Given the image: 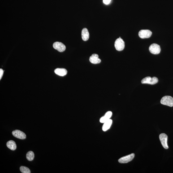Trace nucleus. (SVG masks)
<instances>
[{
  "mask_svg": "<svg viewBox=\"0 0 173 173\" xmlns=\"http://www.w3.org/2000/svg\"><path fill=\"white\" fill-rule=\"evenodd\" d=\"M161 103L166 106L172 107L173 106V98L171 96H165L161 99Z\"/></svg>",
  "mask_w": 173,
  "mask_h": 173,
  "instance_id": "obj_1",
  "label": "nucleus"
},
{
  "mask_svg": "<svg viewBox=\"0 0 173 173\" xmlns=\"http://www.w3.org/2000/svg\"><path fill=\"white\" fill-rule=\"evenodd\" d=\"M158 80L157 78L153 77L151 78L150 77L148 76L143 79L141 80L142 84H148L154 85L158 82Z\"/></svg>",
  "mask_w": 173,
  "mask_h": 173,
  "instance_id": "obj_2",
  "label": "nucleus"
},
{
  "mask_svg": "<svg viewBox=\"0 0 173 173\" xmlns=\"http://www.w3.org/2000/svg\"><path fill=\"white\" fill-rule=\"evenodd\" d=\"M114 46L116 50L118 51L123 50L125 47L124 41L121 37H120L116 40L114 43Z\"/></svg>",
  "mask_w": 173,
  "mask_h": 173,
  "instance_id": "obj_3",
  "label": "nucleus"
},
{
  "mask_svg": "<svg viewBox=\"0 0 173 173\" xmlns=\"http://www.w3.org/2000/svg\"><path fill=\"white\" fill-rule=\"evenodd\" d=\"M135 154L133 153L122 157L118 160V162L121 163H127L133 159Z\"/></svg>",
  "mask_w": 173,
  "mask_h": 173,
  "instance_id": "obj_4",
  "label": "nucleus"
},
{
  "mask_svg": "<svg viewBox=\"0 0 173 173\" xmlns=\"http://www.w3.org/2000/svg\"><path fill=\"white\" fill-rule=\"evenodd\" d=\"M149 50L152 54H158L160 52V47L158 44H153L149 47Z\"/></svg>",
  "mask_w": 173,
  "mask_h": 173,
  "instance_id": "obj_5",
  "label": "nucleus"
},
{
  "mask_svg": "<svg viewBox=\"0 0 173 173\" xmlns=\"http://www.w3.org/2000/svg\"><path fill=\"white\" fill-rule=\"evenodd\" d=\"M152 32L148 30H141L139 32V35L141 39L148 38L151 36Z\"/></svg>",
  "mask_w": 173,
  "mask_h": 173,
  "instance_id": "obj_6",
  "label": "nucleus"
},
{
  "mask_svg": "<svg viewBox=\"0 0 173 173\" xmlns=\"http://www.w3.org/2000/svg\"><path fill=\"white\" fill-rule=\"evenodd\" d=\"M168 136L165 133H162L160 134L159 139L162 146L165 149H168V146L167 145Z\"/></svg>",
  "mask_w": 173,
  "mask_h": 173,
  "instance_id": "obj_7",
  "label": "nucleus"
},
{
  "mask_svg": "<svg viewBox=\"0 0 173 173\" xmlns=\"http://www.w3.org/2000/svg\"><path fill=\"white\" fill-rule=\"evenodd\" d=\"M53 48L59 52H63L66 50V47L62 42H56L53 44Z\"/></svg>",
  "mask_w": 173,
  "mask_h": 173,
  "instance_id": "obj_8",
  "label": "nucleus"
},
{
  "mask_svg": "<svg viewBox=\"0 0 173 173\" xmlns=\"http://www.w3.org/2000/svg\"><path fill=\"white\" fill-rule=\"evenodd\" d=\"M12 133L15 137L18 139L23 140L26 138L25 133L20 130H15L13 131Z\"/></svg>",
  "mask_w": 173,
  "mask_h": 173,
  "instance_id": "obj_9",
  "label": "nucleus"
},
{
  "mask_svg": "<svg viewBox=\"0 0 173 173\" xmlns=\"http://www.w3.org/2000/svg\"><path fill=\"white\" fill-rule=\"evenodd\" d=\"M89 61L93 64H97L101 62V60L98 58V54H92L89 58Z\"/></svg>",
  "mask_w": 173,
  "mask_h": 173,
  "instance_id": "obj_10",
  "label": "nucleus"
},
{
  "mask_svg": "<svg viewBox=\"0 0 173 173\" xmlns=\"http://www.w3.org/2000/svg\"><path fill=\"white\" fill-rule=\"evenodd\" d=\"M112 113L111 111H108L106 112L105 115L104 116L102 117L100 120V122L101 123H104L106 121L110 119L111 117Z\"/></svg>",
  "mask_w": 173,
  "mask_h": 173,
  "instance_id": "obj_11",
  "label": "nucleus"
},
{
  "mask_svg": "<svg viewBox=\"0 0 173 173\" xmlns=\"http://www.w3.org/2000/svg\"><path fill=\"white\" fill-rule=\"evenodd\" d=\"M81 36L83 41H88L89 38V33L88 29L86 28L83 29L81 32Z\"/></svg>",
  "mask_w": 173,
  "mask_h": 173,
  "instance_id": "obj_12",
  "label": "nucleus"
},
{
  "mask_svg": "<svg viewBox=\"0 0 173 173\" xmlns=\"http://www.w3.org/2000/svg\"><path fill=\"white\" fill-rule=\"evenodd\" d=\"M54 72L57 75L60 76H63L66 75L67 71V70L64 68H57L54 70Z\"/></svg>",
  "mask_w": 173,
  "mask_h": 173,
  "instance_id": "obj_13",
  "label": "nucleus"
},
{
  "mask_svg": "<svg viewBox=\"0 0 173 173\" xmlns=\"http://www.w3.org/2000/svg\"><path fill=\"white\" fill-rule=\"evenodd\" d=\"M112 120L111 119H109L104 123L102 127V130L103 131H107L110 129L112 123Z\"/></svg>",
  "mask_w": 173,
  "mask_h": 173,
  "instance_id": "obj_14",
  "label": "nucleus"
},
{
  "mask_svg": "<svg viewBox=\"0 0 173 173\" xmlns=\"http://www.w3.org/2000/svg\"><path fill=\"white\" fill-rule=\"evenodd\" d=\"M6 145L9 149L14 151L16 149V145L15 141L13 140H10L8 141L6 143Z\"/></svg>",
  "mask_w": 173,
  "mask_h": 173,
  "instance_id": "obj_15",
  "label": "nucleus"
},
{
  "mask_svg": "<svg viewBox=\"0 0 173 173\" xmlns=\"http://www.w3.org/2000/svg\"><path fill=\"white\" fill-rule=\"evenodd\" d=\"M26 158L28 161H31L33 160L34 157V154L33 152L32 151H29L27 153Z\"/></svg>",
  "mask_w": 173,
  "mask_h": 173,
  "instance_id": "obj_16",
  "label": "nucleus"
},
{
  "mask_svg": "<svg viewBox=\"0 0 173 173\" xmlns=\"http://www.w3.org/2000/svg\"><path fill=\"white\" fill-rule=\"evenodd\" d=\"M20 171L23 173H30V170L28 168L25 166H21L20 167Z\"/></svg>",
  "mask_w": 173,
  "mask_h": 173,
  "instance_id": "obj_17",
  "label": "nucleus"
},
{
  "mask_svg": "<svg viewBox=\"0 0 173 173\" xmlns=\"http://www.w3.org/2000/svg\"><path fill=\"white\" fill-rule=\"evenodd\" d=\"M4 71L2 69H0V80H1L2 78L3 75L4 74Z\"/></svg>",
  "mask_w": 173,
  "mask_h": 173,
  "instance_id": "obj_18",
  "label": "nucleus"
},
{
  "mask_svg": "<svg viewBox=\"0 0 173 173\" xmlns=\"http://www.w3.org/2000/svg\"><path fill=\"white\" fill-rule=\"evenodd\" d=\"M111 0H103L104 3L106 5H108L110 3Z\"/></svg>",
  "mask_w": 173,
  "mask_h": 173,
  "instance_id": "obj_19",
  "label": "nucleus"
}]
</instances>
